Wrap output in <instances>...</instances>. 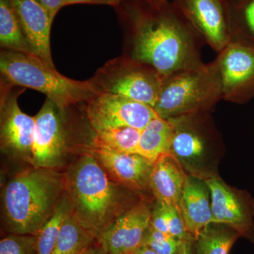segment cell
I'll use <instances>...</instances> for the list:
<instances>
[{
  "mask_svg": "<svg viewBox=\"0 0 254 254\" xmlns=\"http://www.w3.org/2000/svg\"><path fill=\"white\" fill-rule=\"evenodd\" d=\"M222 100L244 104L254 98V44L232 38L216 58Z\"/></svg>",
  "mask_w": 254,
  "mask_h": 254,
  "instance_id": "cell-7",
  "label": "cell"
},
{
  "mask_svg": "<svg viewBox=\"0 0 254 254\" xmlns=\"http://www.w3.org/2000/svg\"><path fill=\"white\" fill-rule=\"evenodd\" d=\"M150 226L157 231L169 235L168 227L165 213H164L163 205L159 202L152 211Z\"/></svg>",
  "mask_w": 254,
  "mask_h": 254,
  "instance_id": "cell-29",
  "label": "cell"
},
{
  "mask_svg": "<svg viewBox=\"0 0 254 254\" xmlns=\"http://www.w3.org/2000/svg\"><path fill=\"white\" fill-rule=\"evenodd\" d=\"M122 1L123 0H64V6L75 4H101L113 6L115 9Z\"/></svg>",
  "mask_w": 254,
  "mask_h": 254,
  "instance_id": "cell-31",
  "label": "cell"
},
{
  "mask_svg": "<svg viewBox=\"0 0 254 254\" xmlns=\"http://www.w3.org/2000/svg\"><path fill=\"white\" fill-rule=\"evenodd\" d=\"M160 203L163 205L164 213H165L167 225H168L169 235L181 240L190 236L187 232L186 227L180 211L171 205L163 203Z\"/></svg>",
  "mask_w": 254,
  "mask_h": 254,
  "instance_id": "cell-28",
  "label": "cell"
},
{
  "mask_svg": "<svg viewBox=\"0 0 254 254\" xmlns=\"http://www.w3.org/2000/svg\"><path fill=\"white\" fill-rule=\"evenodd\" d=\"M205 45L218 53L231 41L228 0H173Z\"/></svg>",
  "mask_w": 254,
  "mask_h": 254,
  "instance_id": "cell-11",
  "label": "cell"
},
{
  "mask_svg": "<svg viewBox=\"0 0 254 254\" xmlns=\"http://www.w3.org/2000/svg\"><path fill=\"white\" fill-rule=\"evenodd\" d=\"M143 1L148 3V4L152 5V6H160V5L165 4L170 0H143Z\"/></svg>",
  "mask_w": 254,
  "mask_h": 254,
  "instance_id": "cell-35",
  "label": "cell"
},
{
  "mask_svg": "<svg viewBox=\"0 0 254 254\" xmlns=\"http://www.w3.org/2000/svg\"><path fill=\"white\" fill-rule=\"evenodd\" d=\"M205 113L196 112L170 119L175 128L171 153L178 161L193 163L204 157L208 141L202 127Z\"/></svg>",
  "mask_w": 254,
  "mask_h": 254,
  "instance_id": "cell-16",
  "label": "cell"
},
{
  "mask_svg": "<svg viewBox=\"0 0 254 254\" xmlns=\"http://www.w3.org/2000/svg\"><path fill=\"white\" fill-rule=\"evenodd\" d=\"M94 156L105 171L120 183L133 190L149 186L153 164L136 153L93 148Z\"/></svg>",
  "mask_w": 254,
  "mask_h": 254,
  "instance_id": "cell-15",
  "label": "cell"
},
{
  "mask_svg": "<svg viewBox=\"0 0 254 254\" xmlns=\"http://www.w3.org/2000/svg\"><path fill=\"white\" fill-rule=\"evenodd\" d=\"M21 22L35 55L55 68L50 48V31L53 21L38 0H9Z\"/></svg>",
  "mask_w": 254,
  "mask_h": 254,
  "instance_id": "cell-14",
  "label": "cell"
},
{
  "mask_svg": "<svg viewBox=\"0 0 254 254\" xmlns=\"http://www.w3.org/2000/svg\"><path fill=\"white\" fill-rule=\"evenodd\" d=\"M205 183L211 199L213 223L228 225L241 235L253 239V222L245 202L218 179L212 177Z\"/></svg>",
  "mask_w": 254,
  "mask_h": 254,
  "instance_id": "cell-13",
  "label": "cell"
},
{
  "mask_svg": "<svg viewBox=\"0 0 254 254\" xmlns=\"http://www.w3.org/2000/svg\"><path fill=\"white\" fill-rule=\"evenodd\" d=\"M175 125L170 119H153L142 130L136 154L154 164L165 155L172 154Z\"/></svg>",
  "mask_w": 254,
  "mask_h": 254,
  "instance_id": "cell-19",
  "label": "cell"
},
{
  "mask_svg": "<svg viewBox=\"0 0 254 254\" xmlns=\"http://www.w3.org/2000/svg\"><path fill=\"white\" fill-rule=\"evenodd\" d=\"M194 241L195 239L191 236L182 240L179 250L175 254H195Z\"/></svg>",
  "mask_w": 254,
  "mask_h": 254,
  "instance_id": "cell-32",
  "label": "cell"
},
{
  "mask_svg": "<svg viewBox=\"0 0 254 254\" xmlns=\"http://www.w3.org/2000/svg\"><path fill=\"white\" fill-rule=\"evenodd\" d=\"M133 254H158L155 253L154 251L150 250L148 247L145 245H142L138 250H137L136 252Z\"/></svg>",
  "mask_w": 254,
  "mask_h": 254,
  "instance_id": "cell-34",
  "label": "cell"
},
{
  "mask_svg": "<svg viewBox=\"0 0 254 254\" xmlns=\"http://www.w3.org/2000/svg\"><path fill=\"white\" fill-rule=\"evenodd\" d=\"M48 11L50 18L54 21L55 16L62 8L64 7V0H38Z\"/></svg>",
  "mask_w": 254,
  "mask_h": 254,
  "instance_id": "cell-30",
  "label": "cell"
},
{
  "mask_svg": "<svg viewBox=\"0 0 254 254\" xmlns=\"http://www.w3.org/2000/svg\"><path fill=\"white\" fill-rule=\"evenodd\" d=\"M241 234L234 228L215 226L205 227L194 241L195 254H229Z\"/></svg>",
  "mask_w": 254,
  "mask_h": 254,
  "instance_id": "cell-23",
  "label": "cell"
},
{
  "mask_svg": "<svg viewBox=\"0 0 254 254\" xmlns=\"http://www.w3.org/2000/svg\"><path fill=\"white\" fill-rule=\"evenodd\" d=\"M0 46L2 50L35 55L9 0H0Z\"/></svg>",
  "mask_w": 254,
  "mask_h": 254,
  "instance_id": "cell-20",
  "label": "cell"
},
{
  "mask_svg": "<svg viewBox=\"0 0 254 254\" xmlns=\"http://www.w3.org/2000/svg\"><path fill=\"white\" fill-rule=\"evenodd\" d=\"M24 91L0 81V143L5 153L30 161L36 120L18 104V96Z\"/></svg>",
  "mask_w": 254,
  "mask_h": 254,
  "instance_id": "cell-9",
  "label": "cell"
},
{
  "mask_svg": "<svg viewBox=\"0 0 254 254\" xmlns=\"http://www.w3.org/2000/svg\"><path fill=\"white\" fill-rule=\"evenodd\" d=\"M141 131L142 130L131 127L95 131L92 146L108 148L122 153H136Z\"/></svg>",
  "mask_w": 254,
  "mask_h": 254,
  "instance_id": "cell-24",
  "label": "cell"
},
{
  "mask_svg": "<svg viewBox=\"0 0 254 254\" xmlns=\"http://www.w3.org/2000/svg\"><path fill=\"white\" fill-rule=\"evenodd\" d=\"M232 38L254 44V0H228Z\"/></svg>",
  "mask_w": 254,
  "mask_h": 254,
  "instance_id": "cell-25",
  "label": "cell"
},
{
  "mask_svg": "<svg viewBox=\"0 0 254 254\" xmlns=\"http://www.w3.org/2000/svg\"><path fill=\"white\" fill-rule=\"evenodd\" d=\"M180 242L181 240L157 231L150 226L142 245L146 246L158 254H175L179 250Z\"/></svg>",
  "mask_w": 254,
  "mask_h": 254,
  "instance_id": "cell-26",
  "label": "cell"
},
{
  "mask_svg": "<svg viewBox=\"0 0 254 254\" xmlns=\"http://www.w3.org/2000/svg\"><path fill=\"white\" fill-rule=\"evenodd\" d=\"M180 214L187 232L195 240L213 223L208 187L197 179L187 177L180 200Z\"/></svg>",
  "mask_w": 254,
  "mask_h": 254,
  "instance_id": "cell-18",
  "label": "cell"
},
{
  "mask_svg": "<svg viewBox=\"0 0 254 254\" xmlns=\"http://www.w3.org/2000/svg\"><path fill=\"white\" fill-rule=\"evenodd\" d=\"M152 211L140 203L117 217L97 242L106 254H133L143 245Z\"/></svg>",
  "mask_w": 254,
  "mask_h": 254,
  "instance_id": "cell-12",
  "label": "cell"
},
{
  "mask_svg": "<svg viewBox=\"0 0 254 254\" xmlns=\"http://www.w3.org/2000/svg\"><path fill=\"white\" fill-rule=\"evenodd\" d=\"M71 213L72 205L65 190L55 211L36 235L37 254H53L64 222Z\"/></svg>",
  "mask_w": 254,
  "mask_h": 254,
  "instance_id": "cell-21",
  "label": "cell"
},
{
  "mask_svg": "<svg viewBox=\"0 0 254 254\" xmlns=\"http://www.w3.org/2000/svg\"><path fill=\"white\" fill-rule=\"evenodd\" d=\"M220 100L221 76L215 58L199 67L180 70L165 76L154 110L160 118L171 119L208 112Z\"/></svg>",
  "mask_w": 254,
  "mask_h": 254,
  "instance_id": "cell-5",
  "label": "cell"
},
{
  "mask_svg": "<svg viewBox=\"0 0 254 254\" xmlns=\"http://www.w3.org/2000/svg\"><path fill=\"white\" fill-rule=\"evenodd\" d=\"M65 111L46 98L35 116L36 126L29 161L34 168L54 170L63 164L67 148Z\"/></svg>",
  "mask_w": 254,
  "mask_h": 254,
  "instance_id": "cell-10",
  "label": "cell"
},
{
  "mask_svg": "<svg viewBox=\"0 0 254 254\" xmlns=\"http://www.w3.org/2000/svg\"><path fill=\"white\" fill-rule=\"evenodd\" d=\"M82 254H106L98 242Z\"/></svg>",
  "mask_w": 254,
  "mask_h": 254,
  "instance_id": "cell-33",
  "label": "cell"
},
{
  "mask_svg": "<svg viewBox=\"0 0 254 254\" xmlns=\"http://www.w3.org/2000/svg\"><path fill=\"white\" fill-rule=\"evenodd\" d=\"M96 242L94 235L85 230L71 213L64 222L53 254H82Z\"/></svg>",
  "mask_w": 254,
  "mask_h": 254,
  "instance_id": "cell-22",
  "label": "cell"
},
{
  "mask_svg": "<svg viewBox=\"0 0 254 254\" xmlns=\"http://www.w3.org/2000/svg\"><path fill=\"white\" fill-rule=\"evenodd\" d=\"M0 74V81L41 92L63 110L86 103L97 94L89 79L76 81L66 77L36 55L1 49Z\"/></svg>",
  "mask_w": 254,
  "mask_h": 254,
  "instance_id": "cell-4",
  "label": "cell"
},
{
  "mask_svg": "<svg viewBox=\"0 0 254 254\" xmlns=\"http://www.w3.org/2000/svg\"><path fill=\"white\" fill-rule=\"evenodd\" d=\"M163 78L150 65L122 55L105 63L89 80L97 94L121 95L154 109Z\"/></svg>",
  "mask_w": 254,
  "mask_h": 254,
  "instance_id": "cell-6",
  "label": "cell"
},
{
  "mask_svg": "<svg viewBox=\"0 0 254 254\" xmlns=\"http://www.w3.org/2000/svg\"><path fill=\"white\" fill-rule=\"evenodd\" d=\"M65 190L72 215L96 240L116 218L120 192L94 155H86L68 169Z\"/></svg>",
  "mask_w": 254,
  "mask_h": 254,
  "instance_id": "cell-3",
  "label": "cell"
},
{
  "mask_svg": "<svg viewBox=\"0 0 254 254\" xmlns=\"http://www.w3.org/2000/svg\"><path fill=\"white\" fill-rule=\"evenodd\" d=\"M187 179L177 159L167 155L153 164L149 187L158 202L175 207L180 213V200Z\"/></svg>",
  "mask_w": 254,
  "mask_h": 254,
  "instance_id": "cell-17",
  "label": "cell"
},
{
  "mask_svg": "<svg viewBox=\"0 0 254 254\" xmlns=\"http://www.w3.org/2000/svg\"><path fill=\"white\" fill-rule=\"evenodd\" d=\"M115 9L123 29V55L150 65L163 77L204 64V42L173 1L152 6L123 0Z\"/></svg>",
  "mask_w": 254,
  "mask_h": 254,
  "instance_id": "cell-1",
  "label": "cell"
},
{
  "mask_svg": "<svg viewBox=\"0 0 254 254\" xmlns=\"http://www.w3.org/2000/svg\"><path fill=\"white\" fill-rule=\"evenodd\" d=\"M65 190V177L53 169L33 167L18 174L3 191L6 231L12 235L36 236Z\"/></svg>",
  "mask_w": 254,
  "mask_h": 254,
  "instance_id": "cell-2",
  "label": "cell"
},
{
  "mask_svg": "<svg viewBox=\"0 0 254 254\" xmlns=\"http://www.w3.org/2000/svg\"><path fill=\"white\" fill-rule=\"evenodd\" d=\"M36 236L9 234L0 241V254H37Z\"/></svg>",
  "mask_w": 254,
  "mask_h": 254,
  "instance_id": "cell-27",
  "label": "cell"
},
{
  "mask_svg": "<svg viewBox=\"0 0 254 254\" xmlns=\"http://www.w3.org/2000/svg\"><path fill=\"white\" fill-rule=\"evenodd\" d=\"M85 104L87 120L95 131L122 127L143 130L159 117L149 105L110 93H98Z\"/></svg>",
  "mask_w": 254,
  "mask_h": 254,
  "instance_id": "cell-8",
  "label": "cell"
}]
</instances>
